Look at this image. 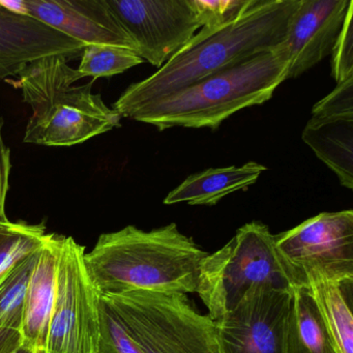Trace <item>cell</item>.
Segmentation results:
<instances>
[{
	"label": "cell",
	"instance_id": "obj_22",
	"mask_svg": "<svg viewBox=\"0 0 353 353\" xmlns=\"http://www.w3.org/2000/svg\"><path fill=\"white\" fill-rule=\"evenodd\" d=\"M98 353H143L111 311L101 299L100 341Z\"/></svg>",
	"mask_w": 353,
	"mask_h": 353
},
{
	"label": "cell",
	"instance_id": "obj_23",
	"mask_svg": "<svg viewBox=\"0 0 353 353\" xmlns=\"http://www.w3.org/2000/svg\"><path fill=\"white\" fill-rule=\"evenodd\" d=\"M353 3L332 50V76L336 84L353 77Z\"/></svg>",
	"mask_w": 353,
	"mask_h": 353
},
{
	"label": "cell",
	"instance_id": "obj_27",
	"mask_svg": "<svg viewBox=\"0 0 353 353\" xmlns=\"http://www.w3.org/2000/svg\"><path fill=\"white\" fill-rule=\"evenodd\" d=\"M23 346L20 330L0 328V353H16Z\"/></svg>",
	"mask_w": 353,
	"mask_h": 353
},
{
	"label": "cell",
	"instance_id": "obj_5",
	"mask_svg": "<svg viewBox=\"0 0 353 353\" xmlns=\"http://www.w3.org/2000/svg\"><path fill=\"white\" fill-rule=\"evenodd\" d=\"M303 284L301 274L281 255L268 227L254 221L202 260L196 293L208 307V316L216 320L232 310L252 287L270 285L293 292Z\"/></svg>",
	"mask_w": 353,
	"mask_h": 353
},
{
	"label": "cell",
	"instance_id": "obj_3",
	"mask_svg": "<svg viewBox=\"0 0 353 353\" xmlns=\"http://www.w3.org/2000/svg\"><path fill=\"white\" fill-rule=\"evenodd\" d=\"M284 43L249 61L167 94L136 110L130 119L158 128L216 130L239 111L268 102L287 80Z\"/></svg>",
	"mask_w": 353,
	"mask_h": 353
},
{
	"label": "cell",
	"instance_id": "obj_19",
	"mask_svg": "<svg viewBox=\"0 0 353 353\" xmlns=\"http://www.w3.org/2000/svg\"><path fill=\"white\" fill-rule=\"evenodd\" d=\"M39 249L22 258L0 280V328L21 332L26 291Z\"/></svg>",
	"mask_w": 353,
	"mask_h": 353
},
{
	"label": "cell",
	"instance_id": "obj_16",
	"mask_svg": "<svg viewBox=\"0 0 353 353\" xmlns=\"http://www.w3.org/2000/svg\"><path fill=\"white\" fill-rule=\"evenodd\" d=\"M305 284L321 314L338 353H353V278L327 280L307 274Z\"/></svg>",
	"mask_w": 353,
	"mask_h": 353
},
{
	"label": "cell",
	"instance_id": "obj_24",
	"mask_svg": "<svg viewBox=\"0 0 353 353\" xmlns=\"http://www.w3.org/2000/svg\"><path fill=\"white\" fill-rule=\"evenodd\" d=\"M313 119H353V77L336 84L325 98L315 104Z\"/></svg>",
	"mask_w": 353,
	"mask_h": 353
},
{
	"label": "cell",
	"instance_id": "obj_15",
	"mask_svg": "<svg viewBox=\"0 0 353 353\" xmlns=\"http://www.w3.org/2000/svg\"><path fill=\"white\" fill-rule=\"evenodd\" d=\"M264 171L266 167L256 162L239 167L208 169L187 177L167 195L164 204L172 205L185 202L190 205H216L230 194L247 191Z\"/></svg>",
	"mask_w": 353,
	"mask_h": 353
},
{
	"label": "cell",
	"instance_id": "obj_20",
	"mask_svg": "<svg viewBox=\"0 0 353 353\" xmlns=\"http://www.w3.org/2000/svg\"><path fill=\"white\" fill-rule=\"evenodd\" d=\"M47 234L44 222L0 220V280L22 258L38 250Z\"/></svg>",
	"mask_w": 353,
	"mask_h": 353
},
{
	"label": "cell",
	"instance_id": "obj_6",
	"mask_svg": "<svg viewBox=\"0 0 353 353\" xmlns=\"http://www.w3.org/2000/svg\"><path fill=\"white\" fill-rule=\"evenodd\" d=\"M101 299L143 353H220L216 322L185 293L132 290Z\"/></svg>",
	"mask_w": 353,
	"mask_h": 353
},
{
	"label": "cell",
	"instance_id": "obj_17",
	"mask_svg": "<svg viewBox=\"0 0 353 353\" xmlns=\"http://www.w3.org/2000/svg\"><path fill=\"white\" fill-rule=\"evenodd\" d=\"M303 140L318 159L353 189V119H313L303 131Z\"/></svg>",
	"mask_w": 353,
	"mask_h": 353
},
{
	"label": "cell",
	"instance_id": "obj_26",
	"mask_svg": "<svg viewBox=\"0 0 353 353\" xmlns=\"http://www.w3.org/2000/svg\"><path fill=\"white\" fill-rule=\"evenodd\" d=\"M3 117H0V220H7L6 202L10 191V176H11V150L8 148L3 138Z\"/></svg>",
	"mask_w": 353,
	"mask_h": 353
},
{
	"label": "cell",
	"instance_id": "obj_10",
	"mask_svg": "<svg viewBox=\"0 0 353 353\" xmlns=\"http://www.w3.org/2000/svg\"><path fill=\"white\" fill-rule=\"evenodd\" d=\"M285 260L301 274L327 280L353 278V210L321 212L274 235Z\"/></svg>",
	"mask_w": 353,
	"mask_h": 353
},
{
	"label": "cell",
	"instance_id": "obj_14",
	"mask_svg": "<svg viewBox=\"0 0 353 353\" xmlns=\"http://www.w3.org/2000/svg\"><path fill=\"white\" fill-rule=\"evenodd\" d=\"M61 235L48 233L39 249L24 303L21 334L23 346L34 353H47L49 330L57 292Z\"/></svg>",
	"mask_w": 353,
	"mask_h": 353
},
{
	"label": "cell",
	"instance_id": "obj_18",
	"mask_svg": "<svg viewBox=\"0 0 353 353\" xmlns=\"http://www.w3.org/2000/svg\"><path fill=\"white\" fill-rule=\"evenodd\" d=\"M287 353H338L317 305L305 284L292 294Z\"/></svg>",
	"mask_w": 353,
	"mask_h": 353
},
{
	"label": "cell",
	"instance_id": "obj_7",
	"mask_svg": "<svg viewBox=\"0 0 353 353\" xmlns=\"http://www.w3.org/2000/svg\"><path fill=\"white\" fill-rule=\"evenodd\" d=\"M84 255L85 247L72 236L61 235L47 353H98L101 295Z\"/></svg>",
	"mask_w": 353,
	"mask_h": 353
},
{
	"label": "cell",
	"instance_id": "obj_1",
	"mask_svg": "<svg viewBox=\"0 0 353 353\" xmlns=\"http://www.w3.org/2000/svg\"><path fill=\"white\" fill-rule=\"evenodd\" d=\"M299 0H252L232 21L202 28L146 79L131 84L113 104L121 117L212 74L235 67L284 43Z\"/></svg>",
	"mask_w": 353,
	"mask_h": 353
},
{
	"label": "cell",
	"instance_id": "obj_25",
	"mask_svg": "<svg viewBox=\"0 0 353 353\" xmlns=\"http://www.w3.org/2000/svg\"><path fill=\"white\" fill-rule=\"evenodd\" d=\"M202 28L216 26L232 21L252 0H192Z\"/></svg>",
	"mask_w": 353,
	"mask_h": 353
},
{
	"label": "cell",
	"instance_id": "obj_13",
	"mask_svg": "<svg viewBox=\"0 0 353 353\" xmlns=\"http://www.w3.org/2000/svg\"><path fill=\"white\" fill-rule=\"evenodd\" d=\"M15 11L26 14L84 45L104 44L134 50V45L106 0H23ZM135 51V50H134Z\"/></svg>",
	"mask_w": 353,
	"mask_h": 353
},
{
	"label": "cell",
	"instance_id": "obj_12",
	"mask_svg": "<svg viewBox=\"0 0 353 353\" xmlns=\"http://www.w3.org/2000/svg\"><path fill=\"white\" fill-rule=\"evenodd\" d=\"M353 0H299L284 41L287 79H294L332 54Z\"/></svg>",
	"mask_w": 353,
	"mask_h": 353
},
{
	"label": "cell",
	"instance_id": "obj_11",
	"mask_svg": "<svg viewBox=\"0 0 353 353\" xmlns=\"http://www.w3.org/2000/svg\"><path fill=\"white\" fill-rule=\"evenodd\" d=\"M85 45L0 1V83L49 57H81Z\"/></svg>",
	"mask_w": 353,
	"mask_h": 353
},
{
	"label": "cell",
	"instance_id": "obj_4",
	"mask_svg": "<svg viewBox=\"0 0 353 353\" xmlns=\"http://www.w3.org/2000/svg\"><path fill=\"white\" fill-rule=\"evenodd\" d=\"M65 57L32 61L18 74L23 101L32 108L24 142L43 146H73L121 127V117L102 97L92 94L94 80H81Z\"/></svg>",
	"mask_w": 353,
	"mask_h": 353
},
{
	"label": "cell",
	"instance_id": "obj_9",
	"mask_svg": "<svg viewBox=\"0 0 353 353\" xmlns=\"http://www.w3.org/2000/svg\"><path fill=\"white\" fill-rule=\"evenodd\" d=\"M291 291L258 285L214 320L220 353H287Z\"/></svg>",
	"mask_w": 353,
	"mask_h": 353
},
{
	"label": "cell",
	"instance_id": "obj_2",
	"mask_svg": "<svg viewBox=\"0 0 353 353\" xmlns=\"http://www.w3.org/2000/svg\"><path fill=\"white\" fill-rule=\"evenodd\" d=\"M208 254L175 223L150 231L130 225L101 234L84 262L100 295L132 290L188 294L197 290Z\"/></svg>",
	"mask_w": 353,
	"mask_h": 353
},
{
	"label": "cell",
	"instance_id": "obj_8",
	"mask_svg": "<svg viewBox=\"0 0 353 353\" xmlns=\"http://www.w3.org/2000/svg\"><path fill=\"white\" fill-rule=\"evenodd\" d=\"M143 61L161 69L202 28L192 0H106Z\"/></svg>",
	"mask_w": 353,
	"mask_h": 353
},
{
	"label": "cell",
	"instance_id": "obj_28",
	"mask_svg": "<svg viewBox=\"0 0 353 353\" xmlns=\"http://www.w3.org/2000/svg\"><path fill=\"white\" fill-rule=\"evenodd\" d=\"M16 353H34L32 352L30 349H28V347L22 346L21 348L19 349V350L17 351Z\"/></svg>",
	"mask_w": 353,
	"mask_h": 353
},
{
	"label": "cell",
	"instance_id": "obj_21",
	"mask_svg": "<svg viewBox=\"0 0 353 353\" xmlns=\"http://www.w3.org/2000/svg\"><path fill=\"white\" fill-rule=\"evenodd\" d=\"M144 61L129 48L112 45L88 44L84 46L78 73L81 78H109L125 73Z\"/></svg>",
	"mask_w": 353,
	"mask_h": 353
}]
</instances>
